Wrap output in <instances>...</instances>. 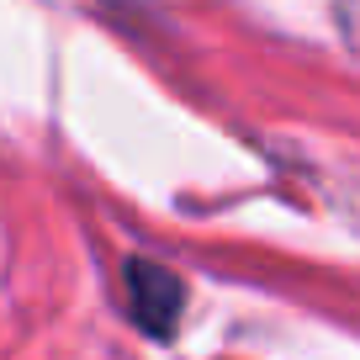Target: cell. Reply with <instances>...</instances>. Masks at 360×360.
<instances>
[{
  "instance_id": "cell-1",
  "label": "cell",
  "mask_w": 360,
  "mask_h": 360,
  "mask_svg": "<svg viewBox=\"0 0 360 360\" xmlns=\"http://www.w3.org/2000/svg\"><path fill=\"white\" fill-rule=\"evenodd\" d=\"M122 297H127V313L143 334L165 339L175 334L180 323V307H186V286H180L175 270L154 265V259H127L122 265Z\"/></svg>"
},
{
  "instance_id": "cell-2",
  "label": "cell",
  "mask_w": 360,
  "mask_h": 360,
  "mask_svg": "<svg viewBox=\"0 0 360 360\" xmlns=\"http://www.w3.org/2000/svg\"><path fill=\"white\" fill-rule=\"evenodd\" d=\"M334 11H339V27H345V37L360 48V0H334Z\"/></svg>"
}]
</instances>
